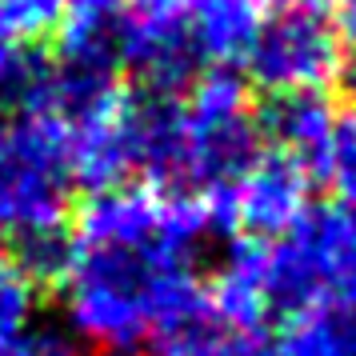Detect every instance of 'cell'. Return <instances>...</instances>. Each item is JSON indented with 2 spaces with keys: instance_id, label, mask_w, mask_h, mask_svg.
<instances>
[{
  "instance_id": "obj_1",
  "label": "cell",
  "mask_w": 356,
  "mask_h": 356,
  "mask_svg": "<svg viewBox=\"0 0 356 356\" xmlns=\"http://www.w3.org/2000/svg\"><path fill=\"white\" fill-rule=\"evenodd\" d=\"M209 196L120 184L97 193L60 241V308L88 353L140 356L172 321L204 305L193 252L209 236Z\"/></svg>"
},
{
  "instance_id": "obj_2",
  "label": "cell",
  "mask_w": 356,
  "mask_h": 356,
  "mask_svg": "<svg viewBox=\"0 0 356 356\" xmlns=\"http://www.w3.org/2000/svg\"><path fill=\"white\" fill-rule=\"evenodd\" d=\"M257 136L244 81L228 68H209L184 100L148 97L140 172L177 193H220L257 161Z\"/></svg>"
},
{
  "instance_id": "obj_3",
  "label": "cell",
  "mask_w": 356,
  "mask_h": 356,
  "mask_svg": "<svg viewBox=\"0 0 356 356\" xmlns=\"http://www.w3.org/2000/svg\"><path fill=\"white\" fill-rule=\"evenodd\" d=\"M65 145L49 120L33 108L0 116V236L24 252V268L36 273L40 252L52 273L60 252V228L68 220Z\"/></svg>"
},
{
  "instance_id": "obj_4",
  "label": "cell",
  "mask_w": 356,
  "mask_h": 356,
  "mask_svg": "<svg viewBox=\"0 0 356 356\" xmlns=\"http://www.w3.org/2000/svg\"><path fill=\"white\" fill-rule=\"evenodd\" d=\"M248 65L268 92H316L340 76V40L328 24L321 0H284L264 17Z\"/></svg>"
},
{
  "instance_id": "obj_5",
  "label": "cell",
  "mask_w": 356,
  "mask_h": 356,
  "mask_svg": "<svg viewBox=\"0 0 356 356\" xmlns=\"http://www.w3.org/2000/svg\"><path fill=\"white\" fill-rule=\"evenodd\" d=\"M312 172L280 152L257 156L220 193H209L212 225L248 228L257 236H289L308 216Z\"/></svg>"
},
{
  "instance_id": "obj_6",
  "label": "cell",
  "mask_w": 356,
  "mask_h": 356,
  "mask_svg": "<svg viewBox=\"0 0 356 356\" xmlns=\"http://www.w3.org/2000/svg\"><path fill=\"white\" fill-rule=\"evenodd\" d=\"M264 8L268 0H184V24L196 65L228 68L248 60L264 24Z\"/></svg>"
},
{
  "instance_id": "obj_7",
  "label": "cell",
  "mask_w": 356,
  "mask_h": 356,
  "mask_svg": "<svg viewBox=\"0 0 356 356\" xmlns=\"http://www.w3.org/2000/svg\"><path fill=\"white\" fill-rule=\"evenodd\" d=\"M260 129L280 156L305 164L312 172V168H321L324 152H328L337 116L321 92H284V97H273V104L264 108Z\"/></svg>"
},
{
  "instance_id": "obj_8",
  "label": "cell",
  "mask_w": 356,
  "mask_h": 356,
  "mask_svg": "<svg viewBox=\"0 0 356 356\" xmlns=\"http://www.w3.org/2000/svg\"><path fill=\"white\" fill-rule=\"evenodd\" d=\"M209 312L220 324L236 332H257L268 321L264 305V244L260 241H241L228 248L220 273L212 280Z\"/></svg>"
},
{
  "instance_id": "obj_9",
  "label": "cell",
  "mask_w": 356,
  "mask_h": 356,
  "mask_svg": "<svg viewBox=\"0 0 356 356\" xmlns=\"http://www.w3.org/2000/svg\"><path fill=\"white\" fill-rule=\"evenodd\" d=\"M148 356H289L280 344L257 340L252 332H236L209 312V300L188 316L172 321L148 344Z\"/></svg>"
},
{
  "instance_id": "obj_10",
  "label": "cell",
  "mask_w": 356,
  "mask_h": 356,
  "mask_svg": "<svg viewBox=\"0 0 356 356\" xmlns=\"http://www.w3.org/2000/svg\"><path fill=\"white\" fill-rule=\"evenodd\" d=\"M136 0H68L60 24V52L65 65L113 68V24Z\"/></svg>"
},
{
  "instance_id": "obj_11",
  "label": "cell",
  "mask_w": 356,
  "mask_h": 356,
  "mask_svg": "<svg viewBox=\"0 0 356 356\" xmlns=\"http://www.w3.org/2000/svg\"><path fill=\"white\" fill-rule=\"evenodd\" d=\"M289 356H356V305H321L296 316L280 344Z\"/></svg>"
},
{
  "instance_id": "obj_12",
  "label": "cell",
  "mask_w": 356,
  "mask_h": 356,
  "mask_svg": "<svg viewBox=\"0 0 356 356\" xmlns=\"http://www.w3.org/2000/svg\"><path fill=\"white\" fill-rule=\"evenodd\" d=\"M33 312H36V284L33 273L20 260L0 252V356L17 353L33 337Z\"/></svg>"
},
{
  "instance_id": "obj_13",
  "label": "cell",
  "mask_w": 356,
  "mask_h": 356,
  "mask_svg": "<svg viewBox=\"0 0 356 356\" xmlns=\"http://www.w3.org/2000/svg\"><path fill=\"white\" fill-rule=\"evenodd\" d=\"M68 0H0V36L33 44L40 36L60 33Z\"/></svg>"
},
{
  "instance_id": "obj_14",
  "label": "cell",
  "mask_w": 356,
  "mask_h": 356,
  "mask_svg": "<svg viewBox=\"0 0 356 356\" xmlns=\"http://www.w3.org/2000/svg\"><path fill=\"white\" fill-rule=\"evenodd\" d=\"M44 81V65L33 56L29 44H17L8 36H0V108H24L36 97V88Z\"/></svg>"
},
{
  "instance_id": "obj_15",
  "label": "cell",
  "mask_w": 356,
  "mask_h": 356,
  "mask_svg": "<svg viewBox=\"0 0 356 356\" xmlns=\"http://www.w3.org/2000/svg\"><path fill=\"white\" fill-rule=\"evenodd\" d=\"M316 172H321V177L332 184V193L356 212V108L337 116L328 152H324V161H321Z\"/></svg>"
},
{
  "instance_id": "obj_16",
  "label": "cell",
  "mask_w": 356,
  "mask_h": 356,
  "mask_svg": "<svg viewBox=\"0 0 356 356\" xmlns=\"http://www.w3.org/2000/svg\"><path fill=\"white\" fill-rule=\"evenodd\" d=\"M8 356H97V353H88L76 340H60L52 332H44V337H29L17 353H8Z\"/></svg>"
},
{
  "instance_id": "obj_17",
  "label": "cell",
  "mask_w": 356,
  "mask_h": 356,
  "mask_svg": "<svg viewBox=\"0 0 356 356\" xmlns=\"http://www.w3.org/2000/svg\"><path fill=\"white\" fill-rule=\"evenodd\" d=\"M321 8L340 36L356 40V0H321Z\"/></svg>"
},
{
  "instance_id": "obj_18",
  "label": "cell",
  "mask_w": 356,
  "mask_h": 356,
  "mask_svg": "<svg viewBox=\"0 0 356 356\" xmlns=\"http://www.w3.org/2000/svg\"><path fill=\"white\" fill-rule=\"evenodd\" d=\"M340 81H344V88L356 97V52L348 56V60H340Z\"/></svg>"
}]
</instances>
